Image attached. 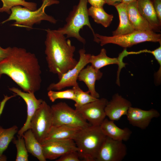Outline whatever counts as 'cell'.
Wrapping results in <instances>:
<instances>
[{"instance_id": "cell-1", "label": "cell", "mask_w": 161, "mask_h": 161, "mask_svg": "<svg viewBox=\"0 0 161 161\" xmlns=\"http://www.w3.org/2000/svg\"><path fill=\"white\" fill-rule=\"evenodd\" d=\"M41 73L35 54L23 48L11 47L8 55L0 61V78L3 75H7L25 92L39 90Z\"/></svg>"}, {"instance_id": "cell-2", "label": "cell", "mask_w": 161, "mask_h": 161, "mask_svg": "<svg viewBox=\"0 0 161 161\" xmlns=\"http://www.w3.org/2000/svg\"><path fill=\"white\" fill-rule=\"evenodd\" d=\"M46 31L45 53L48 67L49 71L57 74L60 79L78 62L74 58L75 47L57 30L48 29Z\"/></svg>"}, {"instance_id": "cell-3", "label": "cell", "mask_w": 161, "mask_h": 161, "mask_svg": "<svg viewBox=\"0 0 161 161\" xmlns=\"http://www.w3.org/2000/svg\"><path fill=\"white\" fill-rule=\"evenodd\" d=\"M106 136L100 126L90 125L81 129L74 139L80 158L85 161H95Z\"/></svg>"}, {"instance_id": "cell-4", "label": "cell", "mask_w": 161, "mask_h": 161, "mask_svg": "<svg viewBox=\"0 0 161 161\" xmlns=\"http://www.w3.org/2000/svg\"><path fill=\"white\" fill-rule=\"evenodd\" d=\"M42 3L38 9L32 10L25 7L17 6L12 7L9 17L2 22L14 21L13 26L21 27L28 29L32 28L34 24H40L42 21L45 20L51 23L55 24L57 20L52 16L47 15L45 12L46 8L52 4H58L56 0H42Z\"/></svg>"}, {"instance_id": "cell-5", "label": "cell", "mask_w": 161, "mask_h": 161, "mask_svg": "<svg viewBox=\"0 0 161 161\" xmlns=\"http://www.w3.org/2000/svg\"><path fill=\"white\" fill-rule=\"evenodd\" d=\"M87 3V0H79L78 4L74 6L66 18V24L62 27L57 30L62 34L66 35V38H75L84 44L86 43V40L80 35L79 31L85 26L88 27L92 31L94 41L99 43L89 21Z\"/></svg>"}, {"instance_id": "cell-6", "label": "cell", "mask_w": 161, "mask_h": 161, "mask_svg": "<svg viewBox=\"0 0 161 161\" xmlns=\"http://www.w3.org/2000/svg\"><path fill=\"white\" fill-rule=\"evenodd\" d=\"M95 35L101 46L112 44L126 48L145 42H158L161 44V34L152 30H135L129 33L112 36H103L97 33L95 34Z\"/></svg>"}, {"instance_id": "cell-7", "label": "cell", "mask_w": 161, "mask_h": 161, "mask_svg": "<svg viewBox=\"0 0 161 161\" xmlns=\"http://www.w3.org/2000/svg\"><path fill=\"white\" fill-rule=\"evenodd\" d=\"M51 108L53 126L65 125L82 129L91 125L65 102L53 104Z\"/></svg>"}, {"instance_id": "cell-8", "label": "cell", "mask_w": 161, "mask_h": 161, "mask_svg": "<svg viewBox=\"0 0 161 161\" xmlns=\"http://www.w3.org/2000/svg\"><path fill=\"white\" fill-rule=\"evenodd\" d=\"M52 126L51 106L43 100L32 119L30 129L41 143L46 138Z\"/></svg>"}, {"instance_id": "cell-9", "label": "cell", "mask_w": 161, "mask_h": 161, "mask_svg": "<svg viewBox=\"0 0 161 161\" xmlns=\"http://www.w3.org/2000/svg\"><path fill=\"white\" fill-rule=\"evenodd\" d=\"M86 52L84 49L79 50V59L77 64L64 74L58 82L50 84L47 88L48 91L61 90L66 87L79 86L77 81L78 75L81 71L89 64V60L91 55Z\"/></svg>"}, {"instance_id": "cell-10", "label": "cell", "mask_w": 161, "mask_h": 161, "mask_svg": "<svg viewBox=\"0 0 161 161\" xmlns=\"http://www.w3.org/2000/svg\"><path fill=\"white\" fill-rule=\"evenodd\" d=\"M127 153L123 141L106 136L98 152L95 161H121Z\"/></svg>"}, {"instance_id": "cell-11", "label": "cell", "mask_w": 161, "mask_h": 161, "mask_svg": "<svg viewBox=\"0 0 161 161\" xmlns=\"http://www.w3.org/2000/svg\"><path fill=\"white\" fill-rule=\"evenodd\" d=\"M108 102L105 98H98L75 109L91 125L100 126L106 117L105 108Z\"/></svg>"}, {"instance_id": "cell-12", "label": "cell", "mask_w": 161, "mask_h": 161, "mask_svg": "<svg viewBox=\"0 0 161 161\" xmlns=\"http://www.w3.org/2000/svg\"><path fill=\"white\" fill-rule=\"evenodd\" d=\"M41 143L46 160H55L68 152L78 150L75 143L72 139L46 140Z\"/></svg>"}, {"instance_id": "cell-13", "label": "cell", "mask_w": 161, "mask_h": 161, "mask_svg": "<svg viewBox=\"0 0 161 161\" xmlns=\"http://www.w3.org/2000/svg\"><path fill=\"white\" fill-rule=\"evenodd\" d=\"M9 90L21 97L26 103L27 106V116L23 126L18 132V135L20 137L26 131L30 129L31 120L35 112L39 107L43 101L41 99H37L34 93L22 91L19 89L13 87Z\"/></svg>"}, {"instance_id": "cell-14", "label": "cell", "mask_w": 161, "mask_h": 161, "mask_svg": "<svg viewBox=\"0 0 161 161\" xmlns=\"http://www.w3.org/2000/svg\"><path fill=\"white\" fill-rule=\"evenodd\" d=\"M160 115L159 112L154 109L145 110L132 106L129 109L126 115L130 124L142 129H145L153 119L158 118Z\"/></svg>"}, {"instance_id": "cell-15", "label": "cell", "mask_w": 161, "mask_h": 161, "mask_svg": "<svg viewBox=\"0 0 161 161\" xmlns=\"http://www.w3.org/2000/svg\"><path fill=\"white\" fill-rule=\"evenodd\" d=\"M132 106L131 102L118 93L114 95L108 102L105 108L106 116L110 120L118 121L124 115H126L129 108Z\"/></svg>"}, {"instance_id": "cell-16", "label": "cell", "mask_w": 161, "mask_h": 161, "mask_svg": "<svg viewBox=\"0 0 161 161\" xmlns=\"http://www.w3.org/2000/svg\"><path fill=\"white\" fill-rule=\"evenodd\" d=\"M126 56L124 49L119 55L117 58H111L106 55V51L104 48L101 49L100 53L97 55H91L89 60V63L95 69L100 70L101 68L111 64H116L118 66L117 72V83L120 85L119 74L122 69L125 66L126 64L123 62V58Z\"/></svg>"}, {"instance_id": "cell-17", "label": "cell", "mask_w": 161, "mask_h": 161, "mask_svg": "<svg viewBox=\"0 0 161 161\" xmlns=\"http://www.w3.org/2000/svg\"><path fill=\"white\" fill-rule=\"evenodd\" d=\"M103 73L100 70H97L91 65H88L80 72L78 80L83 82L87 86L88 92L94 97L99 98L100 95L96 91L95 84L97 80H100Z\"/></svg>"}, {"instance_id": "cell-18", "label": "cell", "mask_w": 161, "mask_h": 161, "mask_svg": "<svg viewBox=\"0 0 161 161\" xmlns=\"http://www.w3.org/2000/svg\"><path fill=\"white\" fill-rule=\"evenodd\" d=\"M114 122L105 119L100 126L104 134L114 140L123 141L128 140L132 134V131L127 127L123 129L118 127Z\"/></svg>"}, {"instance_id": "cell-19", "label": "cell", "mask_w": 161, "mask_h": 161, "mask_svg": "<svg viewBox=\"0 0 161 161\" xmlns=\"http://www.w3.org/2000/svg\"><path fill=\"white\" fill-rule=\"evenodd\" d=\"M127 12L129 18L134 30H153L148 22L140 13L138 8L137 0L127 4Z\"/></svg>"}, {"instance_id": "cell-20", "label": "cell", "mask_w": 161, "mask_h": 161, "mask_svg": "<svg viewBox=\"0 0 161 161\" xmlns=\"http://www.w3.org/2000/svg\"><path fill=\"white\" fill-rule=\"evenodd\" d=\"M137 7L140 14L148 22L152 30H160L161 23L157 16L151 0H138Z\"/></svg>"}, {"instance_id": "cell-21", "label": "cell", "mask_w": 161, "mask_h": 161, "mask_svg": "<svg viewBox=\"0 0 161 161\" xmlns=\"http://www.w3.org/2000/svg\"><path fill=\"white\" fill-rule=\"evenodd\" d=\"M127 4L122 2L114 6L118 12L120 21L117 28L112 32L113 36L129 33L135 30L128 18L127 12Z\"/></svg>"}, {"instance_id": "cell-22", "label": "cell", "mask_w": 161, "mask_h": 161, "mask_svg": "<svg viewBox=\"0 0 161 161\" xmlns=\"http://www.w3.org/2000/svg\"><path fill=\"white\" fill-rule=\"evenodd\" d=\"M80 129L65 125L52 126L44 140L50 139L74 140Z\"/></svg>"}, {"instance_id": "cell-23", "label": "cell", "mask_w": 161, "mask_h": 161, "mask_svg": "<svg viewBox=\"0 0 161 161\" xmlns=\"http://www.w3.org/2000/svg\"><path fill=\"white\" fill-rule=\"evenodd\" d=\"M28 152L40 161H46L41 143L37 140L31 129L26 131L22 135Z\"/></svg>"}, {"instance_id": "cell-24", "label": "cell", "mask_w": 161, "mask_h": 161, "mask_svg": "<svg viewBox=\"0 0 161 161\" xmlns=\"http://www.w3.org/2000/svg\"><path fill=\"white\" fill-rule=\"evenodd\" d=\"M88 13L89 16H91L95 22L106 28L110 25L114 17L113 15L106 13L103 7L91 6L88 9Z\"/></svg>"}, {"instance_id": "cell-25", "label": "cell", "mask_w": 161, "mask_h": 161, "mask_svg": "<svg viewBox=\"0 0 161 161\" xmlns=\"http://www.w3.org/2000/svg\"><path fill=\"white\" fill-rule=\"evenodd\" d=\"M18 130V127L16 125L7 129H3L0 126V157L3 155V152L14 138Z\"/></svg>"}, {"instance_id": "cell-26", "label": "cell", "mask_w": 161, "mask_h": 161, "mask_svg": "<svg viewBox=\"0 0 161 161\" xmlns=\"http://www.w3.org/2000/svg\"><path fill=\"white\" fill-rule=\"evenodd\" d=\"M2 2V6L0 8V12H6L10 14L11 10L14 7L23 6L29 9L34 10H36V3L26 1L24 0H1Z\"/></svg>"}, {"instance_id": "cell-27", "label": "cell", "mask_w": 161, "mask_h": 161, "mask_svg": "<svg viewBox=\"0 0 161 161\" xmlns=\"http://www.w3.org/2000/svg\"><path fill=\"white\" fill-rule=\"evenodd\" d=\"M75 95V108L78 107L94 101L98 98H95L92 96L89 92H84L79 86L73 87Z\"/></svg>"}, {"instance_id": "cell-28", "label": "cell", "mask_w": 161, "mask_h": 161, "mask_svg": "<svg viewBox=\"0 0 161 161\" xmlns=\"http://www.w3.org/2000/svg\"><path fill=\"white\" fill-rule=\"evenodd\" d=\"M18 139L14 138L13 142L17 149L16 161H28V152L27 149L24 139L23 137L17 135Z\"/></svg>"}, {"instance_id": "cell-29", "label": "cell", "mask_w": 161, "mask_h": 161, "mask_svg": "<svg viewBox=\"0 0 161 161\" xmlns=\"http://www.w3.org/2000/svg\"><path fill=\"white\" fill-rule=\"evenodd\" d=\"M47 95L49 100L52 102L58 99H69L74 101L75 98L74 92L72 89L64 91L49 90Z\"/></svg>"}, {"instance_id": "cell-30", "label": "cell", "mask_w": 161, "mask_h": 161, "mask_svg": "<svg viewBox=\"0 0 161 161\" xmlns=\"http://www.w3.org/2000/svg\"><path fill=\"white\" fill-rule=\"evenodd\" d=\"M80 158L77 151L68 152L61 156L56 161H80Z\"/></svg>"}, {"instance_id": "cell-31", "label": "cell", "mask_w": 161, "mask_h": 161, "mask_svg": "<svg viewBox=\"0 0 161 161\" xmlns=\"http://www.w3.org/2000/svg\"><path fill=\"white\" fill-rule=\"evenodd\" d=\"M151 1L159 21L161 23V0Z\"/></svg>"}, {"instance_id": "cell-32", "label": "cell", "mask_w": 161, "mask_h": 161, "mask_svg": "<svg viewBox=\"0 0 161 161\" xmlns=\"http://www.w3.org/2000/svg\"><path fill=\"white\" fill-rule=\"evenodd\" d=\"M92 6L96 7H103L106 4L105 0H87Z\"/></svg>"}, {"instance_id": "cell-33", "label": "cell", "mask_w": 161, "mask_h": 161, "mask_svg": "<svg viewBox=\"0 0 161 161\" xmlns=\"http://www.w3.org/2000/svg\"><path fill=\"white\" fill-rule=\"evenodd\" d=\"M10 47L3 48L0 46V61L5 58L8 55L11 49Z\"/></svg>"}, {"instance_id": "cell-34", "label": "cell", "mask_w": 161, "mask_h": 161, "mask_svg": "<svg viewBox=\"0 0 161 161\" xmlns=\"http://www.w3.org/2000/svg\"><path fill=\"white\" fill-rule=\"evenodd\" d=\"M106 4L109 5L115 6L122 3V0H105Z\"/></svg>"}, {"instance_id": "cell-35", "label": "cell", "mask_w": 161, "mask_h": 161, "mask_svg": "<svg viewBox=\"0 0 161 161\" xmlns=\"http://www.w3.org/2000/svg\"><path fill=\"white\" fill-rule=\"evenodd\" d=\"M136 0H122V2L128 4L131 2Z\"/></svg>"}]
</instances>
